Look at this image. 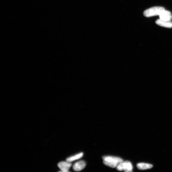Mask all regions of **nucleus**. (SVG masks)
Wrapping results in <instances>:
<instances>
[{"label":"nucleus","mask_w":172,"mask_h":172,"mask_svg":"<svg viewBox=\"0 0 172 172\" xmlns=\"http://www.w3.org/2000/svg\"><path fill=\"white\" fill-rule=\"evenodd\" d=\"M86 163L83 161H80L75 163L73 165V169L75 171H80L83 169L86 166Z\"/></svg>","instance_id":"5"},{"label":"nucleus","mask_w":172,"mask_h":172,"mask_svg":"<svg viewBox=\"0 0 172 172\" xmlns=\"http://www.w3.org/2000/svg\"><path fill=\"white\" fill-rule=\"evenodd\" d=\"M72 165L71 162L66 161H62L59 162L58 164V167L62 172H67Z\"/></svg>","instance_id":"3"},{"label":"nucleus","mask_w":172,"mask_h":172,"mask_svg":"<svg viewBox=\"0 0 172 172\" xmlns=\"http://www.w3.org/2000/svg\"><path fill=\"white\" fill-rule=\"evenodd\" d=\"M156 23L161 27L168 28H172V22L171 21H164L159 19L156 21Z\"/></svg>","instance_id":"6"},{"label":"nucleus","mask_w":172,"mask_h":172,"mask_svg":"<svg viewBox=\"0 0 172 172\" xmlns=\"http://www.w3.org/2000/svg\"><path fill=\"white\" fill-rule=\"evenodd\" d=\"M83 156V153L82 152L76 154L74 156L68 157L66 159V161L69 162H71L81 158Z\"/></svg>","instance_id":"9"},{"label":"nucleus","mask_w":172,"mask_h":172,"mask_svg":"<svg viewBox=\"0 0 172 172\" xmlns=\"http://www.w3.org/2000/svg\"><path fill=\"white\" fill-rule=\"evenodd\" d=\"M137 167L139 170H145L152 168L153 167V165L150 164L141 163L137 164Z\"/></svg>","instance_id":"8"},{"label":"nucleus","mask_w":172,"mask_h":172,"mask_svg":"<svg viewBox=\"0 0 172 172\" xmlns=\"http://www.w3.org/2000/svg\"><path fill=\"white\" fill-rule=\"evenodd\" d=\"M102 158L105 165L112 168L116 167L118 164L124 161L120 157L114 156H105Z\"/></svg>","instance_id":"1"},{"label":"nucleus","mask_w":172,"mask_h":172,"mask_svg":"<svg viewBox=\"0 0 172 172\" xmlns=\"http://www.w3.org/2000/svg\"><path fill=\"white\" fill-rule=\"evenodd\" d=\"M159 17L160 19L164 21H171L172 19L171 13L165 10L159 15Z\"/></svg>","instance_id":"4"},{"label":"nucleus","mask_w":172,"mask_h":172,"mask_svg":"<svg viewBox=\"0 0 172 172\" xmlns=\"http://www.w3.org/2000/svg\"><path fill=\"white\" fill-rule=\"evenodd\" d=\"M164 8L155 7L148 9L144 12V15L147 17L159 15L165 10Z\"/></svg>","instance_id":"2"},{"label":"nucleus","mask_w":172,"mask_h":172,"mask_svg":"<svg viewBox=\"0 0 172 172\" xmlns=\"http://www.w3.org/2000/svg\"><path fill=\"white\" fill-rule=\"evenodd\" d=\"M123 170L127 172L132 171L133 166L131 162L128 161H123L122 162Z\"/></svg>","instance_id":"7"}]
</instances>
